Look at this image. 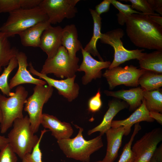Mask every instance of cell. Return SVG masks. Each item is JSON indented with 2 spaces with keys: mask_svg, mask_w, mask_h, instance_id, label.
I'll use <instances>...</instances> for the list:
<instances>
[{
  "mask_svg": "<svg viewBox=\"0 0 162 162\" xmlns=\"http://www.w3.org/2000/svg\"><path fill=\"white\" fill-rule=\"evenodd\" d=\"M102 105L101 99V94L100 89L96 94L91 97L88 102V110L92 112H95L98 111Z\"/></svg>",
  "mask_w": 162,
  "mask_h": 162,
  "instance_id": "obj_35",
  "label": "cell"
},
{
  "mask_svg": "<svg viewBox=\"0 0 162 162\" xmlns=\"http://www.w3.org/2000/svg\"><path fill=\"white\" fill-rule=\"evenodd\" d=\"M79 61L77 57L70 58L67 50L62 46L55 56L47 58L40 72L46 75L52 74L62 78L72 77L77 71Z\"/></svg>",
  "mask_w": 162,
  "mask_h": 162,
  "instance_id": "obj_6",
  "label": "cell"
},
{
  "mask_svg": "<svg viewBox=\"0 0 162 162\" xmlns=\"http://www.w3.org/2000/svg\"><path fill=\"white\" fill-rule=\"evenodd\" d=\"M150 116L154 120H155L158 122L161 125L162 124V114L160 113L149 112Z\"/></svg>",
  "mask_w": 162,
  "mask_h": 162,
  "instance_id": "obj_39",
  "label": "cell"
},
{
  "mask_svg": "<svg viewBox=\"0 0 162 162\" xmlns=\"http://www.w3.org/2000/svg\"><path fill=\"white\" fill-rule=\"evenodd\" d=\"M48 21L46 14L39 6L31 9L20 8L9 13L0 31L8 38L13 37L39 22Z\"/></svg>",
  "mask_w": 162,
  "mask_h": 162,
  "instance_id": "obj_3",
  "label": "cell"
},
{
  "mask_svg": "<svg viewBox=\"0 0 162 162\" xmlns=\"http://www.w3.org/2000/svg\"><path fill=\"white\" fill-rule=\"evenodd\" d=\"M62 29L60 26L53 27L50 25L43 32L39 47L46 53L47 58L55 56L62 46Z\"/></svg>",
  "mask_w": 162,
  "mask_h": 162,
  "instance_id": "obj_15",
  "label": "cell"
},
{
  "mask_svg": "<svg viewBox=\"0 0 162 162\" xmlns=\"http://www.w3.org/2000/svg\"><path fill=\"white\" fill-rule=\"evenodd\" d=\"M50 25L48 21L42 22L21 32L19 35L22 45L26 47H39L43 32Z\"/></svg>",
  "mask_w": 162,
  "mask_h": 162,
  "instance_id": "obj_22",
  "label": "cell"
},
{
  "mask_svg": "<svg viewBox=\"0 0 162 162\" xmlns=\"http://www.w3.org/2000/svg\"><path fill=\"white\" fill-rule=\"evenodd\" d=\"M8 38L0 31V73L2 68L7 66L10 60L16 57L19 52L16 47L11 46Z\"/></svg>",
  "mask_w": 162,
  "mask_h": 162,
  "instance_id": "obj_25",
  "label": "cell"
},
{
  "mask_svg": "<svg viewBox=\"0 0 162 162\" xmlns=\"http://www.w3.org/2000/svg\"><path fill=\"white\" fill-rule=\"evenodd\" d=\"M42 0H22L21 8L31 9L38 6Z\"/></svg>",
  "mask_w": 162,
  "mask_h": 162,
  "instance_id": "obj_37",
  "label": "cell"
},
{
  "mask_svg": "<svg viewBox=\"0 0 162 162\" xmlns=\"http://www.w3.org/2000/svg\"><path fill=\"white\" fill-rule=\"evenodd\" d=\"M8 134L9 144L21 159L31 153L39 140L31 128L28 116L15 119Z\"/></svg>",
  "mask_w": 162,
  "mask_h": 162,
  "instance_id": "obj_4",
  "label": "cell"
},
{
  "mask_svg": "<svg viewBox=\"0 0 162 162\" xmlns=\"http://www.w3.org/2000/svg\"><path fill=\"white\" fill-rule=\"evenodd\" d=\"M139 60L141 68L162 73V50H156L145 55Z\"/></svg>",
  "mask_w": 162,
  "mask_h": 162,
  "instance_id": "obj_24",
  "label": "cell"
},
{
  "mask_svg": "<svg viewBox=\"0 0 162 162\" xmlns=\"http://www.w3.org/2000/svg\"><path fill=\"white\" fill-rule=\"evenodd\" d=\"M18 65L17 58L14 57L10 60L8 65L4 67V70L0 76V90L3 94L8 97L13 95L14 93L11 91L8 80L10 73Z\"/></svg>",
  "mask_w": 162,
  "mask_h": 162,
  "instance_id": "obj_28",
  "label": "cell"
},
{
  "mask_svg": "<svg viewBox=\"0 0 162 162\" xmlns=\"http://www.w3.org/2000/svg\"><path fill=\"white\" fill-rule=\"evenodd\" d=\"M14 92L13 95L9 97L0 94V107L3 116L0 128L2 134L12 127L15 119L24 117L23 110L28 92L24 86L20 85Z\"/></svg>",
  "mask_w": 162,
  "mask_h": 162,
  "instance_id": "obj_5",
  "label": "cell"
},
{
  "mask_svg": "<svg viewBox=\"0 0 162 162\" xmlns=\"http://www.w3.org/2000/svg\"><path fill=\"white\" fill-rule=\"evenodd\" d=\"M138 83L145 91L158 90L162 86V74L146 70L140 77Z\"/></svg>",
  "mask_w": 162,
  "mask_h": 162,
  "instance_id": "obj_26",
  "label": "cell"
},
{
  "mask_svg": "<svg viewBox=\"0 0 162 162\" xmlns=\"http://www.w3.org/2000/svg\"><path fill=\"white\" fill-rule=\"evenodd\" d=\"M133 133L128 142L124 146L122 153L117 162H132L134 156L131 150L132 145L136 135L141 129L139 123L135 124Z\"/></svg>",
  "mask_w": 162,
  "mask_h": 162,
  "instance_id": "obj_30",
  "label": "cell"
},
{
  "mask_svg": "<svg viewBox=\"0 0 162 162\" xmlns=\"http://www.w3.org/2000/svg\"><path fill=\"white\" fill-rule=\"evenodd\" d=\"M147 1L154 11L162 15V0H147Z\"/></svg>",
  "mask_w": 162,
  "mask_h": 162,
  "instance_id": "obj_38",
  "label": "cell"
},
{
  "mask_svg": "<svg viewBox=\"0 0 162 162\" xmlns=\"http://www.w3.org/2000/svg\"><path fill=\"white\" fill-rule=\"evenodd\" d=\"M126 2H130L131 8L135 9L137 11L144 14L159 16V14L155 13L146 0H123Z\"/></svg>",
  "mask_w": 162,
  "mask_h": 162,
  "instance_id": "obj_32",
  "label": "cell"
},
{
  "mask_svg": "<svg viewBox=\"0 0 162 162\" xmlns=\"http://www.w3.org/2000/svg\"><path fill=\"white\" fill-rule=\"evenodd\" d=\"M79 129L77 135L73 138L57 140L60 149L68 158L82 162H89L92 154L103 146L102 136L100 135L91 140H87L83 137V129L74 125Z\"/></svg>",
  "mask_w": 162,
  "mask_h": 162,
  "instance_id": "obj_2",
  "label": "cell"
},
{
  "mask_svg": "<svg viewBox=\"0 0 162 162\" xmlns=\"http://www.w3.org/2000/svg\"><path fill=\"white\" fill-rule=\"evenodd\" d=\"M151 162H158L157 159L154 157H153Z\"/></svg>",
  "mask_w": 162,
  "mask_h": 162,
  "instance_id": "obj_43",
  "label": "cell"
},
{
  "mask_svg": "<svg viewBox=\"0 0 162 162\" xmlns=\"http://www.w3.org/2000/svg\"><path fill=\"white\" fill-rule=\"evenodd\" d=\"M53 91V87L48 85H35L33 94L26 99L24 110L28 114L34 133L38 131L41 124L43 106L51 98Z\"/></svg>",
  "mask_w": 162,
  "mask_h": 162,
  "instance_id": "obj_8",
  "label": "cell"
},
{
  "mask_svg": "<svg viewBox=\"0 0 162 162\" xmlns=\"http://www.w3.org/2000/svg\"><path fill=\"white\" fill-rule=\"evenodd\" d=\"M125 24L127 35L135 46L162 50V27L148 15L133 14L128 17Z\"/></svg>",
  "mask_w": 162,
  "mask_h": 162,
  "instance_id": "obj_1",
  "label": "cell"
},
{
  "mask_svg": "<svg viewBox=\"0 0 162 162\" xmlns=\"http://www.w3.org/2000/svg\"><path fill=\"white\" fill-rule=\"evenodd\" d=\"M41 124L51 132L52 136L57 140L70 138L74 130L70 124L62 122L56 116L47 113H43Z\"/></svg>",
  "mask_w": 162,
  "mask_h": 162,
  "instance_id": "obj_16",
  "label": "cell"
},
{
  "mask_svg": "<svg viewBox=\"0 0 162 162\" xmlns=\"http://www.w3.org/2000/svg\"><path fill=\"white\" fill-rule=\"evenodd\" d=\"M108 105L109 109L101 122L97 126L89 130L87 133L88 135L97 132H100V135H103L111 128V123L114 117L119 111L128 106L124 102L117 100L111 101Z\"/></svg>",
  "mask_w": 162,
  "mask_h": 162,
  "instance_id": "obj_19",
  "label": "cell"
},
{
  "mask_svg": "<svg viewBox=\"0 0 162 162\" xmlns=\"http://www.w3.org/2000/svg\"><path fill=\"white\" fill-rule=\"evenodd\" d=\"M77 28L74 24L66 26L63 28L62 33V45L67 51L70 57H76L77 52L81 50L82 46L78 39Z\"/></svg>",
  "mask_w": 162,
  "mask_h": 162,
  "instance_id": "obj_20",
  "label": "cell"
},
{
  "mask_svg": "<svg viewBox=\"0 0 162 162\" xmlns=\"http://www.w3.org/2000/svg\"><path fill=\"white\" fill-rule=\"evenodd\" d=\"M93 21V31L92 36L88 44L84 49L87 52L94 56H97L100 61H104L96 47L97 42L100 39L102 33L101 32L102 18L95 10L89 9Z\"/></svg>",
  "mask_w": 162,
  "mask_h": 162,
  "instance_id": "obj_23",
  "label": "cell"
},
{
  "mask_svg": "<svg viewBox=\"0 0 162 162\" xmlns=\"http://www.w3.org/2000/svg\"><path fill=\"white\" fill-rule=\"evenodd\" d=\"M111 4L110 0H104L96 6L95 10L100 16L102 13L108 11Z\"/></svg>",
  "mask_w": 162,
  "mask_h": 162,
  "instance_id": "obj_36",
  "label": "cell"
},
{
  "mask_svg": "<svg viewBox=\"0 0 162 162\" xmlns=\"http://www.w3.org/2000/svg\"><path fill=\"white\" fill-rule=\"evenodd\" d=\"M18 68L14 76L10 80L9 85L10 89L20 85L32 84L35 85H45L44 80L34 77L27 69L28 66L27 57L25 53L19 52L16 56Z\"/></svg>",
  "mask_w": 162,
  "mask_h": 162,
  "instance_id": "obj_14",
  "label": "cell"
},
{
  "mask_svg": "<svg viewBox=\"0 0 162 162\" xmlns=\"http://www.w3.org/2000/svg\"><path fill=\"white\" fill-rule=\"evenodd\" d=\"M146 70L137 68L133 65L122 68L117 66L106 70L103 76L106 79L110 89L122 84L137 87L141 76Z\"/></svg>",
  "mask_w": 162,
  "mask_h": 162,
  "instance_id": "obj_11",
  "label": "cell"
},
{
  "mask_svg": "<svg viewBox=\"0 0 162 162\" xmlns=\"http://www.w3.org/2000/svg\"><path fill=\"white\" fill-rule=\"evenodd\" d=\"M125 130L123 127L111 128L106 133L107 146L106 155L101 162H114L117 157Z\"/></svg>",
  "mask_w": 162,
  "mask_h": 162,
  "instance_id": "obj_17",
  "label": "cell"
},
{
  "mask_svg": "<svg viewBox=\"0 0 162 162\" xmlns=\"http://www.w3.org/2000/svg\"><path fill=\"white\" fill-rule=\"evenodd\" d=\"M144 90L140 87L129 90H122L117 91L105 90V94L107 96L122 99L127 102L130 106V111L135 110L141 105L143 99Z\"/></svg>",
  "mask_w": 162,
  "mask_h": 162,
  "instance_id": "obj_21",
  "label": "cell"
},
{
  "mask_svg": "<svg viewBox=\"0 0 162 162\" xmlns=\"http://www.w3.org/2000/svg\"><path fill=\"white\" fill-rule=\"evenodd\" d=\"M143 97L146 107L149 111L162 112V94L159 90H144Z\"/></svg>",
  "mask_w": 162,
  "mask_h": 162,
  "instance_id": "obj_27",
  "label": "cell"
},
{
  "mask_svg": "<svg viewBox=\"0 0 162 162\" xmlns=\"http://www.w3.org/2000/svg\"><path fill=\"white\" fill-rule=\"evenodd\" d=\"M124 35L123 29L117 28L105 33H102L100 38V42L111 46L114 51V58L108 69L118 66L131 59H140L145 54L144 49L128 50L123 46L121 39Z\"/></svg>",
  "mask_w": 162,
  "mask_h": 162,
  "instance_id": "obj_7",
  "label": "cell"
},
{
  "mask_svg": "<svg viewBox=\"0 0 162 162\" xmlns=\"http://www.w3.org/2000/svg\"><path fill=\"white\" fill-rule=\"evenodd\" d=\"M162 140L160 128L146 133L131 147L134 156L132 162H151L158 144Z\"/></svg>",
  "mask_w": 162,
  "mask_h": 162,
  "instance_id": "obj_10",
  "label": "cell"
},
{
  "mask_svg": "<svg viewBox=\"0 0 162 162\" xmlns=\"http://www.w3.org/2000/svg\"><path fill=\"white\" fill-rule=\"evenodd\" d=\"M81 50L83 60L77 71L85 72V75L82 78V81L83 84L86 85L93 80L100 78L102 76L101 70L108 68L111 62L110 61H99L96 60L89 53L84 50L82 46Z\"/></svg>",
  "mask_w": 162,
  "mask_h": 162,
  "instance_id": "obj_13",
  "label": "cell"
},
{
  "mask_svg": "<svg viewBox=\"0 0 162 162\" xmlns=\"http://www.w3.org/2000/svg\"><path fill=\"white\" fill-rule=\"evenodd\" d=\"M94 162H101V160L98 161Z\"/></svg>",
  "mask_w": 162,
  "mask_h": 162,
  "instance_id": "obj_44",
  "label": "cell"
},
{
  "mask_svg": "<svg viewBox=\"0 0 162 162\" xmlns=\"http://www.w3.org/2000/svg\"><path fill=\"white\" fill-rule=\"evenodd\" d=\"M80 0H42L38 6L46 14L50 24L74 18L77 12L76 6Z\"/></svg>",
  "mask_w": 162,
  "mask_h": 162,
  "instance_id": "obj_9",
  "label": "cell"
},
{
  "mask_svg": "<svg viewBox=\"0 0 162 162\" xmlns=\"http://www.w3.org/2000/svg\"><path fill=\"white\" fill-rule=\"evenodd\" d=\"M150 19L155 23L162 27V17L159 16L148 15Z\"/></svg>",
  "mask_w": 162,
  "mask_h": 162,
  "instance_id": "obj_40",
  "label": "cell"
},
{
  "mask_svg": "<svg viewBox=\"0 0 162 162\" xmlns=\"http://www.w3.org/2000/svg\"><path fill=\"white\" fill-rule=\"evenodd\" d=\"M22 0H0V13H10L21 8Z\"/></svg>",
  "mask_w": 162,
  "mask_h": 162,
  "instance_id": "obj_33",
  "label": "cell"
},
{
  "mask_svg": "<svg viewBox=\"0 0 162 162\" xmlns=\"http://www.w3.org/2000/svg\"><path fill=\"white\" fill-rule=\"evenodd\" d=\"M49 130L45 129L41 131L39 140L37 145L31 153L26 154L22 159V162H42L40 144L44 134Z\"/></svg>",
  "mask_w": 162,
  "mask_h": 162,
  "instance_id": "obj_31",
  "label": "cell"
},
{
  "mask_svg": "<svg viewBox=\"0 0 162 162\" xmlns=\"http://www.w3.org/2000/svg\"><path fill=\"white\" fill-rule=\"evenodd\" d=\"M0 150V162H17L16 154L9 143Z\"/></svg>",
  "mask_w": 162,
  "mask_h": 162,
  "instance_id": "obj_34",
  "label": "cell"
},
{
  "mask_svg": "<svg viewBox=\"0 0 162 162\" xmlns=\"http://www.w3.org/2000/svg\"><path fill=\"white\" fill-rule=\"evenodd\" d=\"M111 4L119 10L116 14L118 23L123 26L125 23L128 17L133 14H144L142 13L133 10L131 5L122 4L116 0H110Z\"/></svg>",
  "mask_w": 162,
  "mask_h": 162,
  "instance_id": "obj_29",
  "label": "cell"
},
{
  "mask_svg": "<svg viewBox=\"0 0 162 162\" xmlns=\"http://www.w3.org/2000/svg\"><path fill=\"white\" fill-rule=\"evenodd\" d=\"M2 110L0 107V123L2 122Z\"/></svg>",
  "mask_w": 162,
  "mask_h": 162,
  "instance_id": "obj_42",
  "label": "cell"
},
{
  "mask_svg": "<svg viewBox=\"0 0 162 162\" xmlns=\"http://www.w3.org/2000/svg\"><path fill=\"white\" fill-rule=\"evenodd\" d=\"M8 143L7 137L0 135V150L4 148Z\"/></svg>",
  "mask_w": 162,
  "mask_h": 162,
  "instance_id": "obj_41",
  "label": "cell"
},
{
  "mask_svg": "<svg viewBox=\"0 0 162 162\" xmlns=\"http://www.w3.org/2000/svg\"><path fill=\"white\" fill-rule=\"evenodd\" d=\"M28 71L30 73L44 80L48 85L56 88L58 94L62 96L69 102H71L79 95L80 87L75 82L76 75L64 80H57L41 74L35 69L31 62L29 63Z\"/></svg>",
  "mask_w": 162,
  "mask_h": 162,
  "instance_id": "obj_12",
  "label": "cell"
},
{
  "mask_svg": "<svg viewBox=\"0 0 162 162\" xmlns=\"http://www.w3.org/2000/svg\"><path fill=\"white\" fill-rule=\"evenodd\" d=\"M154 121L150 116L149 111L146 107L143 98L141 105L130 116L123 120H113L111 128L123 127L125 130V135H127L130 133L131 128L134 124L142 121L151 122Z\"/></svg>",
  "mask_w": 162,
  "mask_h": 162,
  "instance_id": "obj_18",
  "label": "cell"
}]
</instances>
